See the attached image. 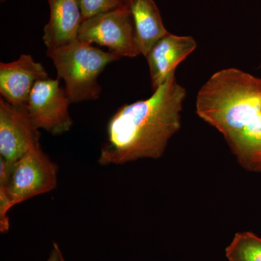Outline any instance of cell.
<instances>
[{
    "label": "cell",
    "instance_id": "cell-14",
    "mask_svg": "<svg viewBox=\"0 0 261 261\" xmlns=\"http://www.w3.org/2000/svg\"><path fill=\"white\" fill-rule=\"evenodd\" d=\"M46 261H65L61 248L56 243H53V249Z\"/></svg>",
    "mask_w": 261,
    "mask_h": 261
},
{
    "label": "cell",
    "instance_id": "cell-1",
    "mask_svg": "<svg viewBox=\"0 0 261 261\" xmlns=\"http://www.w3.org/2000/svg\"><path fill=\"white\" fill-rule=\"evenodd\" d=\"M187 92L171 73L144 100L118 108L107 126V140L98 163L121 165L162 157L170 140L181 128Z\"/></svg>",
    "mask_w": 261,
    "mask_h": 261
},
{
    "label": "cell",
    "instance_id": "cell-7",
    "mask_svg": "<svg viewBox=\"0 0 261 261\" xmlns=\"http://www.w3.org/2000/svg\"><path fill=\"white\" fill-rule=\"evenodd\" d=\"M40 133L25 108L0 98V159L15 163L29 151L41 147Z\"/></svg>",
    "mask_w": 261,
    "mask_h": 261
},
{
    "label": "cell",
    "instance_id": "cell-12",
    "mask_svg": "<svg viewBox=\"0 0 261 261\" xmlns=\"http://www.w3.org/2000/svg\"><path fill=\"white\" fill-rule=\"evenodd\" d=\"M225 255L228 261H261V238L250 231L236 233Z\"/></svg>",
    "mask_w": 261,
    "mask_h": 261
},
{
    "label": "cell",
    "instance_id": "cell-15",
    "mask_svg": "<svg viewBox=\"0 0 261 261\" xmlns=\"http://www.w3.org/2000/svg\"><path fill=\"white\" fill-rule=\"evenodd\" d=\"M5 1H6V0H0V2H1V3H5Z\"/></svg>",
    "mask_w": 261,
    "mask_h": 261
},
{
    "label": "cell",
    "instance_id": "cell-5",
    "mask_svg": "<svg viewBox=\"0 0 261 261\" xmlns=\"http://www.w3.org/2000/svg\"><path fill=\"white\" fill-rule=\"evenodd\" d=\"M78 39L108 47L120 58H133L141 54L128 5L84 20Z\"/></svg>",
    "mask_w": 261,
    "mask_h": 261
},
{
    "label": "cell",
    "instance_id": "cell-8",
    "mask_svg": "<svg viewBox=\"0 0 261 261\" xmlns=\"http://www.w3.org/2000/svg\"><path fill=\"white\" fill-rule=\"evenodd\" d=\"M47 78L40 63L30 55H21L15 61L0 63V94L15 107L25 108L34 84Z\"/></svg>",
    "mask_w": 261,
    "mask_h": 261
},
{
    "label": "cell",
    "instance_id": "cell-2",
    "mask_svg": "<svg viewBox=\"0 0 261 261\" xmlns=\"http://www.w3.org/2000/svg\"><path fill=\"white\" fill-rule=\"evenodd\" d=\"M196 113L223 135L242 167L261 173V79L238 68L216 72L199 91Z\"/></svg>",
    "mask_w": 261,
    "mask_h": 261
},
{
    "label": "cell",
    "instance_id": "cell-6",
    "mask_svg": "<svg viewBox=\"0 0 261 261\" xmlns=\"http://www.w3.org/2000/svg\"><path fill=\"white\" fill-rule=\"evenodd\" d=\"M71 103L60 85L59 79L47 78L34 84L25 110L38 128L53 135H61L73 126L68 107Z\"/></svg>",
    "mask_w": 261,
    "mask_h": 261
},
{
    "label": "cell",
    "instance_id": "cell-13",
    "mask_svg": "<svg viewBox=\"0 0 261 261\" xmlns=\"http://www.w3.org/2000/svg\"><path fill=\"white\" fill-rule=\"evenodd\" d=\"M129 0H78L84 20L128 6Z\"/></svg>",
    "mask_w": 261,
    "mask_h": 261
},
{
    "label": "cell",
    "instance_id": "cell-10",
    "mask_svg": "<svg viewBox=\"0 0 261 261\" xmlns=\"http://www.w3.org/2000/svg\"><path fill=\"white\" fill-rule=\"evenodd\" d=\"M49 19L43 31L47 50L75 42L84 19L78 0H48Z\"/></svg>",
    "mask_w": 261,
    "mask_h": 261
},
{
    "label": "cell",
    "instance_id": "cell-3",
    "mask_svg": "<svg viewBox=\"0 0 261 261\" xmlns=\"http://www.w3.org/2000/svg\"><path fill=\"white\" fill-rule=\"evenodd\" d=\"M47 56L54 63L58 79L64 80L65 93L73 103L97 99L102 92L98 77L108 65L120 59L79 39L47 50Z\"/></svg>",
    "mask_w": 261,
    "mask_h": 261
},
{
    "label": "cell",
    "instance_id": "cell-4",
    "mask_svg": "<svg viewBox=\"0 0 261 261\" xmlns=\"http://www.w3.org/2000/svg\"><path fill=\"white\" fill-rule=\"evenodd\" d=\"M58 171L56 163L37 147L14 163L9 181L0 182V193L8 197L13 207L55 190Z\"/></svg>",
    "mask_w": 261,
    "mask_h": 261
},
{
    "label": "cell",
    "instance_id": "cell-11",
    "mask_svg": "<svg viewBox=\"0 0 261 261\" xmlns=\"http://www.w3.org/2000/svg\"><path fill=\"white\" fill-rule=\"evenodd\" d=\"M128 8L141 54L146 57L152 46L168 32L154 0H129Z\"/></svg>",
    "mask_w": 261,
    "mask_h": 261
},
{
    "label": "cell",
    "instance_id": "cell-9",
    "mask_svg": "<svg viewBox=\"0 0 261 261\" xmlns=\"http://www.w3.org/2000/svg\"><path fill=\"white\" fill-rule=\"evenodd\" d=\"M197 46L195 39L190 36H178L168 32L160 39L145 57L153 89L174 73L178 65L195 51Z\"/></svg>",
    "mask_w": 261,
    "mask_h": 261
}]
</instances>
